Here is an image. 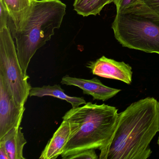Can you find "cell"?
Here are the masks:
<instances>
[{
    "label": "cell",
    "mask_w": 159,
    "mask_h": 159,
    "mask_svg": "<svg viewBox=\"0 0 159 159\" xmlns=\"http://www.w3.org/2000/svg\"><path fill=\"white\" fill-rule=\"evenodd\" d=\"M159 132V102L148 97L131 104L119 113L108 144L100 151L99 159H147L150 144Z\"/></svg>",
    "instance_id": "1"
},
{
    "label": "cell",
    "mask_w": 159,
    "mask_h": 159,
    "mask_svg": "<svg viewBox=\"0 0 159 159\" xmlns=\"http://www.w3.org/2000/svg\"><path fill=\"white\" fill-rule=\"evenodd\" d=\"M22 129L20 126L14 127L0 139V144L5 147L10 159H25L23 150L27 140Z\"/></svg>",
    "instance_id": "10"
},
{
    "label": "cell",
    "mask_w": 159,
    "mask_h": 159,
    "mask_svg": "<svg viewBox=\"0 0 159 159\" xmlns=\"http://www.w3.org/2000/svg\"><path fill=\"white\" fill-rule=\"evenodd\" d=\"M93 75L102 78L118 80L130 84L132 81V67L124 62H118L102 56L87 66Z\"/></svg>",
    "instance_id": "7"
},
{
    "label": "cell",
    "mask_w": 159,
    "mask_h": 159,
    "mask_svg": "<svg viewBox=\"0 0 159 159\" xmlns=\"http://www.w3.org/2000/svg\"><path fill=\"white\" fill-rule=\"evenodd\" d=\"M114 37L123 47L159 55V20L137 13H117Z\"/></svg>",
    "instance_id": "4"
},
{
    "label": "cell",
    "mask_w": 159,
    "mask_h": 159,
    "mask_svg": "<svg viewBox=\"0 0 159 159\" xmlns=\"http://www.w3.org/2000/svg\"><path fill=\"white\" fill-rule=\"evenodd\" d=\"M0 159H10V157L5 147L2 144H0Z\"/></svg>",
    "instance_id": "18"
},
{
    "label": "cell",
    "mask_w": 159,
    "mask_h": 159,
    "mask_svg": "<svg viewBox=\"0 0 159 159\" xmlns=\"http://www.w3.org/2000/svg\"><path fill=\"white\" fill-rule=\"evenodd\" d=\"M114 0H75L73 6L78 14L83 16L99 15L104 7Z\"/></svg>",
    "instance_id": "12"
},
{
    "label": "cell",
    "mask_w": 159,
    "mask_h": 159,
    "mask_svg": "<svg viewBox=\"0 0 159 159\" xmlns=\"http://www.w3.org/2000/svg\"><path fill=\"white\" fill-rule=\"evenodd\" d=\"M129 12L142 14L159 20V0H139Z\"/></svg>",
    "instance_id": "14"
},
{
    "label": "cell",
    "mask_w": 159,
    "mask_h": 159,
    "mask_svg": "<svg viewBox=\"0 0 159 159\" xmlns=\"http://www.w3.org/2000/svg\"><path fill=\"white\" fill-rule=\"evenodd\" d=\"M70 134L71 129L69 122L63 120L43 151L39 159H55L61 155L69 140Z\"/></svg>",
    "instance_id": "9"
},
{
    "label": "cell",
    "mask_w": 159,
    "mask_h": 159,
    "mask_svg": "<svg viewBox=\"0 0 159 159\" xmlns=\"http://www.w3.org/2000/svg\"><path fill=\"white\" fill-rule=\"evenodd\" d=\"M25 110V107L16 104L8 85L0 77V139L13 128L20 126Z\"/></svg>",
    "instance_id": "6"
},
{
    "label": "cell",
    "mask_w": 159,
    "mask_h": 159,
    "mask_svg": "<svg viewBox=\"0 0 159 159\" xmlns=\"http://www.w3.org/2000/svg\"><path fill=\"white\" fill-rule=\"evenodd\" d=\"M0 77L16 104L25 107L32 87L28 82L29 77L20 66L9 27L0 30Z\"/></svg>",
    "instance_id": "5"
},
{
    "label": "cell",
    "mask_w": 159,
    "mask_h": 159,
    "mask_svg": "<svg viewBox=\"0 0 159 159\" xmlns=\"http://www.w3.org/2000/svg\"><path fill=\"white\" fill-rule=\"evenodd\" d=\"M157 143H158V145H159V138H158V142H157Z\"/></svg>",
    "instance_id": "19"
},
{
    "label": "cell",
    "mask_w": 159,
    "mask_h": 159,
    "mask_svg": "<svg viewBox=\"0 0 159 159\" xmlns=\"http://www.w3.org/2000/svg\"><path fill=\"white\" fill-rule=\"evenodd\" d=\"M9 12L2 2L0 1V30L8 27Z\"/></svg>",
    "instance_id": "17"
},
{
    "label": "cell",
    "mask_w": 159,
    "mask_h": 159,
    "mask_svg": "<svg viewBox=\"0 0 159 159\" xmlns=\"http://www.w3.org/2000/svg\"><path fill=\"white\" fill-rule=\"evenodd\" d=\"M119 117L114 107L88 102L72 108L63 116L69 122L71 134L61 156H70L86 150L101 151L111 139Z\"/></svg>",
    "instance_id": "2"
},
{
    "label": "cell",
    "mask_w": 159,
    "mask_h": 159,
    "mask_svg": "<svg viewBox=\"0 0 159 159\" xmlns=\"http://www.w3.org/2000/svg\"><path fill=\"white\" fill-rule=\"evenodd\" d=\"M61 83L66 85H73L83 90L84 94L93 97V100L106 101L115 96L121 90L111 88L104 85L97 78L92 80H84L68 75L64 76Z\"/></svg>",
    "instance_id": "8"
},
{
    "label": "cell",
    "mask_w": 159,
    "mask_h": 159,
    "mask_svg": "<svg viewBox=\"0 0 159 159\" xmlns=\"http://www.w3.org/2000/svg\"><path fill=\"white\" fill-rule=\"evenodd\" d=\"M30 97H38L42 98L44 96H51L66 100L71 104L72 108H76L86 102L83 97H72L68 95L59 84L43 85L42 87H32L30 92Z\"/></svg>",
    "instance_id": "11"
},
{
    "label": "cell",
    "mask_w": 159,
    "mask_h": 159,
    "mask_svg": "<svg viewBox=\"0 0 159 159\" xmlns=\"http://www.w3.org/2000/svg\"><path fill=\"white\" fill-rule=\"evenodd\" d=\"M34 0H0L9 12L14 27L17 25Z\"/></svg>",
    "instance_id": "13"
},
{
    "label": "cell",
    "mask_w": 159,
    "mask_h": 159,
    "mask_svg": "<svg viewBox=\"0 0 159 159\" xmlns=\"http://www.w3.org/2000/svg\"><path fill=\"white\" fill-rule=\"evenodd\" d=\"M139 0H114L117 13H126L129 12L135 7Z\"/></svg>",
    "instance_id": "15"
},
{
    "label": "cell",
    "mask_w": 159,
    "mask_h": 159,
    "mask_svg": "<svg viewBox=\"0 0 159 159\" xmlns=\"http://www.w3.org/2000/svg\"><path fill=\"white\" fill-rule=\"evenodd\" d=\"M98 159V156L96 153L95 150L91 149L78 152L67 158V159Z\"/></svg>",
    "instance_id": "16"
},
{
    "label": "cell",
    "mask_w": 159,
    "mask_h": 159,
    "mask_svg": "<svg viewBox=\"0 0 159 159\" xmlns=\"http://www.w3.org/2000/svg\"><path fill=\"white\" fill-rule=\"evenodd\" d=\"M66 6L60 0H34L17 26L13 36L17 56L25 74L37 51L50 40L54 30L61 26Z\"/></svg>",
    "instance_id": "3"
}]
</instances>
